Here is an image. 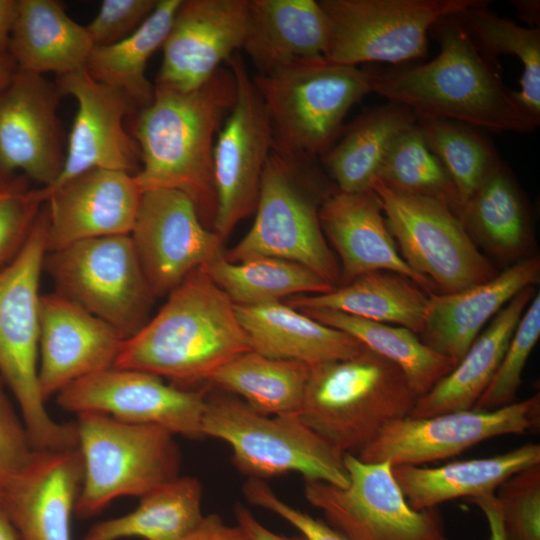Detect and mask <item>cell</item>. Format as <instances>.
<instances>
[{
    "label": "cell",
    "mask_w": 540,
    "mask_h": 540,
    "mask_svg": "<svg viewBox=\"0 0 540 540\" xmlns=\"http://www.w3.org/2000/svg\"><path fill=\"white\" fill-rule=\"evenodd\" d=\"M83 479L78 447L36 450L18 474L0 483V507L19 540H71Z\"/></svg>",
    "instance_id": "obj_23"
},
{
    "label": "cell",
    "mask_w": 540,
    "mask_h": 540,
    "mask_svg": "<svg viewBox=\"0 0 540 540\" xmlns=\"http://www.w3.org/2000/svg\"><path fill=\"white\" fill-rule=\"evenodd\" d=\"M62 95L78 104L67 137L65 162L57 180L46 189L91 169L135 175L141 166L140 148L124 126L135 107L119 89L94 80L85 69L55 79Z\"/></svg>",
    "instance_id": "obj_19"
},
{
    "label": "cell",
    "mask_w": 540,
    "mask_h": 540,
    "mask_svg": "<svg viewBox=\"0 0 540 540\" xmlns=\"http://www.w3.org/2000/svg\"><path fill=\"white\" fill-rule=\"evenodd\" d=\"M535 295V287L531 286L509 301L454 368L418 397L409 416L430 417L472 409L492 380L522 314Z\"/></svg>",
    "instance_id": "obj_30"
},
{
    "label": "cell",
    "mask_w": 540,
    "mask_h": 540,
    "mask_svg": "<svg viewBox=\"0 0 540 540\" xmlns=\"http://www.w3.org/2000/svg\"><path fill=\"white\" fill-rule=\"evenodd\" d=\"M429 149L451 178L461 201L476 191L503 162L493 144L472 126L428 116H417Z\"/></svg>",
    "instance_id": "obj_40"
},
{
    "label": "cell",
    "mask_w": 540,
    "mask_h": 540,
    "mask_svg": "<svg viewBox=\"0 0 540 540\" xmlns=\"http://www.w3.org/2000/svg\"><path fill=\"white\" fill-rule=\"evenodd\" d=\"M477 506L487 521L490 540H506L501 517V508L495 493L483 494L467 499Z\"/></svg>",
    "instance_id": "obj_50"
},
{
    "label": "cell",
    "mask_w": 540,
    "mask_h": 540,
    "mask_svg": "<svg viewBox=\"0 0 540 540\" xmlns=\"http://www.w3.org/2000/svg\"><path fill=\"white\" fill-rule=\"evenodd\" d=\"M24 175L0 184V269L24 248L45 203Z\"/></svg>",
    "instance_id": "obj_43"
},
{
    "label": "cell",
    "mask_w": 540,
    "mask_h": 540,
    "mask_svg": "<svg viewBox=\"0 0 540 540\" xmlns=\"http://www.w3.org/2000/svg\"><path fill=\"white\" fill-rule=\"evenodd\" d=\"M0 377V483L21 472L36 449L21 415H18L3 388Z\"/></svg>",
    "instance_id": "obj_46"
},
{
    "label": "cell",
    "mask_w": 540,
    "mask_h": 540,
    "mask_svg": "<svg viewBox=\"0 0 540 540\" xmlns=\"http://www.w3.org/2000/svg\"><path fill=\"white\" fill-rule=\"evenodd\" d=\"M203 518L200 481L178 476L141 497L133 511L95 523L82 540H184Z\"/></svg>",
    "instance_id": "obj_34"
},
{
    "label": "cell",
    "mask_w": 540,
    "mask_h": 540,
    "mask_svg": "<svg viewBox=\"0 0 540 540\" xmlns=\"http://www.w3.org/2000/svg\"><path fill=\"white\" fill-rule=\"evenodd\" d=\"M539 423V393L494 410L406 416L384 428L356 456L364 462L419 466L451 458L494 437L528 433Z\"/></svg>",
    "instance_id": "obj_15"
},
{
    "label": "cell",
    "mask_w": 540,
    "mask_h": 540,
    "mask_svg": "<svg viewBox=\"0 0 540 540\" xmlns=\"http://www.w3.org/2000/svg\"><path fill=\"white\" fill-rule=\"evenodd\" d=\"M130 238L154 297L168 295L220 254L223 242L192 200L172 189L142 193Z\"/></svg>",
    "instance_id": "obj_18"
},
{
    "label": "cell",
    "mask_w": 540,
    "mask_h": 540,
    "mask_svg": "<svg viewBox=\"0 0 540 540\" xmlns=\"http://www.w3.org/2000/svg\"><path fill=\"white\" fill-rule=\"evenodd\" d=\"M0 540H19L6 513L0 507Z\"/></svg>",
    "instance_id": "obj_54"
},
{
    "label": "cell",
    "mask_w": 540,
    "mask_h": 540,
    "mask_svg": "<svg viewBox=\"0 0 540 540\" xmlns=\"http://www.w3.org/2000/svg\"><path fill=\"white\" fill-rule=\"evenodd\" d=\"M17 67L8 53L0 55V89L13 77Z\"/></svg>",
    "instance_id": "obj_53"
},
{
    "label": "cell",
    "mask_w": 540,
    "mask_h": 540,
    "mask_svg": "<svg viewBox=\"0 0 540 540\" xmlns=\"http://www.w3.org/2000/svg\"><path fill=\"white\" fill-rule=\"evenodd\" d=\"M319 221L340 258L342 284L365 273L387 271L412 280L429 294L437 293L432 282L412 270L400 255L372 190H335L321 204Z\"/></svg>",
    "instance_id": "obj_24"
},
{
    "label": "cell",
    "mask_w": 540,
    "mask_h": 540,
    "mask_svg": "<svg viewBox=\"0 0 540 540\" xmlns=\"http://www.w3.org/2000/svg\"><path fill=\"white\" fill-rule=\"evenodd\" d=\"M540 338V294L522 314L489 385L472 409L494 410L516 402L523 370Z\"/></svg>",
    "instance_id": "obj_42"
},
{
    "label": "cell",
    "mask_w": 540,
    "mask_h": 540,
    "mask_svg": "<svg viewBox=\"0 0 540 540\" xmlns=\"http://www.w3.org/2000/svg\"><path fill=\"white\" fill-rule=\"evenodd\" d=\"M94 44L55 0H18L7 53L17 69L56 77L85 69Z\"/></svg>",
    "instance_id": "obj_28"
},
{
    "label": "cell",
    "mask_w": 540,
    "mask_h": 540,
    "mask_svg": "<svg viewBox=\"0 0 540 540\" xmlns=\"http://www.w3.org/2000/svg\"><path fill=\"white\" fill-rule=\"evenodd\" d=\"M249 0H182L162 46L154 85L191 91L241 49Z\"/></svg>",
    "instance_id": "obj_20"
},
{
    "label": "cell",
    "mask_w": 540,
    "mask_h": 540,
    "mask_svg": "<svg viewBox=\"0 0 540 540\" xmlns=\"http://www.w3.org/2000/svg\"><path fill=\"white\" fill-rule=\"evenodd\" d=\"M18 0H0V55L7 53Z\"/></svg>",
    "instance_id": "obj_51"
},
{
    "label": "cell",
    "mask_w": 540,
    "mask_h": 540,
    "mask_svg": "<svg viewBox=\"0 0 540 540\" xmlns=\"http://www.w3.org/2000/svg\"><path fill=\"white\" fill-rule=\"evenodd\" d=\"M344 465L346 486L305 480L304 496L346 540H450L438 507L409 506L389 462L344 454Z\"/></svg>",
    "instance_id": "obj_11"
},
{
    "label": "cell",
    "mask_w": 540,
    "mask_h": 540,
    "mask_svg": "<svg viewBox=\"0 0 540 540\" xmlns=\"http://www.w3.org/2000/svg\"><path fill=\"white\" fill-rule=\"evenodd\" d=\"M495 495L506 540H540V463L508 478Z\"/></svg>",
    "instance_id": "obj_44"
},
{
    "label": "cell",
    "mask_w": 540,
    "mask_h": 540,
    "mask_svg": "<svg viewBox=\"0 0 540 540\" xmlns=\"http://www.w3.org/2000/svg\"><path fill=\"white\" fill-rule=\"evenodd\" d=\"M378 180L394 191L438 200L458 217L461 201L445 168L429 149L417 122L389 150Z\"/></svg>",
    "instance_id": "obj_41"
},
{
    "label": "cell",
    "mask_w": 540,
    "mask_h": 540,
    "mask_svg": "<svg viewBox=\"0 0 540 540\" xmlns=\"http://www.w3.org/2000/svg\"><path fill=\"white\" fill-rule=\"evenodd\" d=\"M234 307L250 349L269 358L313 367L350 359L367 349L345 332L281 301Z\"/></svg>",
    "instance_id": "obj_26"
},
{
    "label": "cell",
    "mask_w": 540,
    "mask_h": 540,
    "mask_svg": "<svg viewBox=\"0 0 540 540\" xmlns=\"http://www.w3.org/2000/svg\"><path fill=\"white\" fill-rule=\"evenodd\" d=\"M318 160L273 149L263 172L254 222L224 253L228 261L282 259L308 268L336 287L340 267L322 231L319 208L337 188L328 185Z\"/></svg>",
    "instance_id": "obj_4"
},
{
    "label": "cell",
    "mask_w": 540,
    "mask_h": 540,
    "mask_svg": "<svg viewBox=\"0 0 540 540\" xmlns=\"http://www.w3.org/2000/svg\"><path fill=\"white\" fill-rule=\"evenodd\" d=\"M236 81V100L214 145V232L223 241L257 205L261 180L273 151L263 102L239 52L226 62Z\"/></svg>",
    "instance_id": "obj_14"
},
{
    "label": "cell",
    "mask_w": 540,
    "mask_h": 540,
    "mask_svg": "<svg viewBox=\"0 0 540 540\" xmlns=\"http://www.w3.org/2000/svg\"><path fill=\"white\" fill-rule=\"evenodd\" d=\"M157 0H103L86 30L94 46L116 43L133 33L153 12Z\"/></svg>",
    "instance_id": "obj_45"
},
{
    "label": "cell",
    "mask_w": 540,
    "mask_h": 540,
    "mask_svg": "<svg viewBox=\"0 0 540 540\" xmlns=\"http://www.w3.org/2000/svg\"><path fill=\"white\" fill-rule=\"evenodd\" d=\"M272 130L273 149L319 159L340 137L349 110L372 93V72L303 59L252 76Z\"/></svg>",
    "instance_id": "obj_7"
},
{
    "label": "cell",
    "mask_w": 540,
    "mask_h": 540,
    "mask_svg": "<svg viewBox=\"0 0 540 540\" xmlns=\"http://www.w3.org/2000/svg\"><path fill=\"white\" fill-rule=\"evenodd\" d=\"M65 411L100 413L160 426L174 435L203 437L206 393L167 384L154 374L111 367L79 379L56 395Z\"/></svg>",
    "instance_id": "obj_16"
},
{
    "label": "cell",
    "mask_w": 540,
    "mask_h": 540,
    "mask_svg": "<svg viewBox=\"0 0 540 540\" xmlns=\"http://www.w3.org/2000/svg\"><path fill=\"white\" fill-rule=\"evenodd\" d=\"M429 293L412 280L387 271L369 272L322 294L299 295L286 304L298 309H326L362 319L405 327L419 335Z\"/></svg>",
    "instance_id": "obj_32"
},
{
    "label": "cell",
    "mask_w": 540,
    "mask_h": 540,
    "mask_svg": "<svg viewBox=\"0 0 540 540\" xmlns=\"http://www.w3.org/2000/svg\"><path fill=\"white\" fill-rule=\"evenodd\" d=\"M247 501L280 516L295 527L307 540H346L324 520L289 505L281 500L262 479L250 478L242 488Z\"/></svg>",
    "instance_id": "obj_47"
},
{
    "label": "cell",
    "mask_w": 540,
    "mask_h": 540,
    "mask_svg": "<svg viewBox=\"0 0 540 540\" xmlns=\"http://www.w3.org/2000/svg\"><path fill=\"white\" fill-rule=\"evenodd\" d=\"M201 269L238 306L276 302L294 294H322L334 288L308 268L277 258L230 262L221 252Z\"/></svg>",
    "instance_id": "obj_38"
},
{
    "label": "cell",
    "mask_w": 540,
    "mask_h": 540,
    "mask_svg": "<svg viewBox=\"0 0 540 540\" xmlns=\"http://www.w3.org/2000/svg\"><path fill=\"white\" fill-rule=\"evenodd\" d=\"M458 218L474 243L499 260L522 258L533 240L527 203L504 162L465 201Z\"/></svg>",
    "instance_id": "obj_33"
},
{
    "label": "cell",
    "mask_w": 540,
    "mask_h": 540,
    "mask_svg": "<svg viewBox=\"0 0 540 540\" xmlns=\"http://www.w3.org/2000/svg\"><path fill=\"white\" fill-rule=\"evenodd\" d=\"M181 2L157 0L153 12L139 28L116 43L95 46L88 58L87 73L126 94L136 112L153 99L155 87L146 77L147 63L162 48Z\"/></svg>",
    "instance_id": "obj_35"
},
{
    "label": "cell",
    "mask_w": 540,
    "mask_h": 540,
    "mask_svg": "<svg viewBox=\"0 0 540 540\" xmlns=\"http://www.w3.org/2000/svg\"><path fill=\"white\" fill-rule=\"evenodd\" d=\"M540 281V260L525 257L490 280L455 293H430L419 338L455 365L483 326L509 301Z\"/></svg>",
    "instance_id": "obj_25"
},
{
    "label": "cell",
    "mask_w": 540,
    "mask_h": 540,
    "mask_svg": "<svg viewBox=\"0 0 540 540\" xmlns=\"http://www.w3.org/2000/svg\"><path fill=\"white\" fill-rule=\"evenodd\" d=\"M539 463V444L527 443L503 454L438 467L393 466V475L409 506L420 511L458 498L496 493L508 478Z\"/></svg>",
    "instance_id": "obj_29"
},
{
    "label": "cell",
    "mask_w": 540,
    "mask_h": 540,
    "mask_svg": "<svg viewBox=\"0 0 540 540\" xmlns=\"http://www.w3.org/2000/svg\"><path fill=\"white\" fill-rule=\"evenodd\" d=\"M47 214V252L106 236L130 235L142 192L132 174L91 169L39 188Z\"/></svg>",
    "instance_id": "obj_21"
},
{
    "label": "cell",
    "mask_w": 540,
    "mask_h": 540,
    "mask_svg": "<svg viewBox=\"0 0 540 540\" xmlns=\"http://www.w3.org/2000/svg\"><path fill=\"white\" fill-rule=\"evenodd\" d=\"M236 523L251 540H307L304 536H284L266 528L245 506L235 507Z\"/></svg>",
    "instance_id": "obj_49"
},
{
    "label": "cell",
    "mask_w": 540,
    "mask_h": 540,
    "mask_svg": "<svg viewBox=\"0 0 540 540\" xmlns=\"http://www.w3.org/2000/svg\"><path fill=\"white\" fill-rule=\"evenodd\" d=\"M517 14L534 28H539L540 2L538 0H513Z\"/></svg>",
    "instance_id": "obj_52"
},
{
    "label": "cell",
    "mask_w": 540,
    "mask_h": 540,
    "mask_svg": "<svg viewBox=\"0 0 540 540\" xmlns=\"http://www.w3.org/2000/svg\"><path fill=\"white\" fill-rule=\"evenodd\" d=\"M371 189L400 255L412 270L432 282L437 293H455L497 275L447 205L394 191L380 180Z\"/></svg>",
    "instance_id": "obj_12"
},
{
    "label": "cell",
    "mask_w": 540,
    "mask_h": 540,
    "mask_svg": "<svg viewBox=\"0 0 540 540\" xmlns=\"http://www.w3.org/2000/svg\"><path fill=\"white\" fill-rule=\"evenodd\" d=\"M83 461L75 506L78 518L98 514L119 497H143L180 476L181 452L174 434L156 425L80 413L74 422Z\"/></svg>",
    "instance_id": "obj_8"
},
{
    "label": "cell",
    "mask_w": 540,
    "mask_h": 540,
    "mask_svg": "<svg viewBox=\"0 0 540 540\" xmlns=\"http://www.w3.org/2000/svg\"><path fill=\"white\" fill-rule=\"evenodd\" d=\"M477 0H320L330 27L325 58L357 66L401 64L426 55L428 34L441 18Z\"/></svg>",
    "instance_id": "obj_13"
},
{
    "label": "cell",
    "mask_w": 540,
    "mask_h": 540,
    "mask_svg": "<svg viewBox=\"0 0 540 540\" xmlns=\"http://www.w3.org/2000/svg\"><path fill=\"white\" fill-rule=\"evenodd\" d=\"M154 87L152 101L130 117L141 154L134 179L142 193L159 189L184 193L202 222L213 225L214 145L236 100L235 77L226 65L191 91Z\"/></svg>",
    "instance_id": "obj_1"
},
{
    "label": "cell",
    "mask_w": 540,
    "mask_h": 540,
    "mask_svg": "<svg viewBox=\"0 0 540 540\" xmlns=\"http://www.w3.org/2000/svg\"><path fill=\"white\" fill-rule=\"evenodd\" d=\"M329 21L319 1L249 0L242 49L259 75L292 62L325 57Z\"/></svg>",
    "instance_id": "obj_27"
},
{
    "label": "cell",
    "mask_w": 540,
    "mask_h": 540,
    "mask_svg": "<svg viewBox=\"0 0 540 540\" xmlns=\"http://www.w3.org/2000/svg\"><path fill=\"white\" fill-rule=\"evenodd\" d=\"M203 436L226 442L235 467L250 478L290 472L305 480L348 484L344 454L306 426L298 415H267L236 396L206 395Z\"/></svg>",
    "instance_id": "obj_9"
},
{
    "label": "cell",
    "mask_w": 540,
    "mask_h": 540,
    "mask_svg": "<svg viewBox=\"0 0 540 540\" xmlns=\"http://www.w3.org/2000/svg\"><path fill=\"white\" fill-rule=\"evenodd\" d=\"M430 32L439 43V54L422 65L372 72V93L417 116L501 132L536 129L540 123L516 101L500 70L480 54L457 14L439 19Z\"/></svg>",
    "instance_id": "obj_2"
},
{
    "label": "cell",
    "mask_w": 540,
    "mask_h": 540,
    "mask_svg": "<svg viewBox=\"0 0 540 540\" xmlns=\"http://www.w3.org/2000/svg\"><path fill=\"white\" fill-rule=\"evenodd\" d=\"M47 228L43 205L24 248L0 269V377L17 402L34 448L60 450L78 443L74 423L54 420L39 388V283Z\"/></svg>",
    "instance_id": "obj_6"
},
{
    "label": "cell",
    "mask_w": 540,
    "mask_h": 540,
    "mask_svg": "<svg viewBox=\"0 0 540 540\" xmlns=\"http://www.w3.org/2000/svg\"><path fill=\"white\" fill-rule=\"evenodd\" d=\"M57 293L101 319L124 339L150 319L155 298L130 235L98 237L47 252L44 268Z\"/></svg>",
    "instance_id": "obj_10"
},
{
    "label": "cell",
    "mask_w": 540,
    "mask_h": 540,
    "mask_svg": "<svg viewBox=\"0 0 540 540\" xmlns=\"http://www.w3.org/2000/svg\"><path fill=\"white\" fill-rule=\"evenodd\" d=\"M417 399L402 370L367 348L311 367L298 416L340 453L356 456L384 428L409 416Z\"/></svg>",
    "instance_id": "obj_5"
},
{
    "label": "cell",
    "mask_w": 540,
    "mask_h": 540,
    "mask_svg": "<svg viewBox=\"0 0 540 540\" xmlns=\"http://www.w3.org/2000/svg\"><path fill=\"white\" fill-rule=\"evenodd\" d=\"M417 122L409 108L389 102L366 110L319 160L338 191L372 190L382 164L398 136Z\"/></svg>",
    "instance_id": "obj_31"
},
{
    "label": "cell",
    "mask_w": 540,
    "mask_h": 540,
    "mask_svg": "<svg viewBox=\"0 0 540 540\" xmlns=\"http://www.w3.org/2000/svg\"><path fill=\"white\" fill-rule=\"evenodd\" d=\"M184 540H251L239 525H228L220 516H204Z\"/></svg>",
    "instance_id": "obj_48"
},
{
    "label": "cell",
    "mask_w": 540,
    "mask_h": 540,
    "mask_svg": "<svg viewBox=\"0 0 540 540\" xmlns=\"http://www.w3.org/2000/svg\"><path fill=\"white\" fill-rule=\"evenodd\" d=\"M57 84L16 70L0 89V184L18 175L51 186L62 172L67 137Z\"/></svg>",
    "instance_id": "obj_17"
},
{
    "label": "cell",
    "mask_w": 540,
    "mask_h": 540,
    "mask_svg": "<svg viewBox=\"0 0 540 540\" xmlns=\"http://www.w3.org/2000/svg\"><path fill=\"white\" fill-rule=\"evenodd\" d=\"M38 381L47 401L73 382L111 368L124 338L57 292L41 295Z\"/></svg>",
    "instance_id": "obj_22"
},
{
    "label": "cell",
    "mask_w": 540,
    "mask_h": 540,
    "mask_svg": "<svg viewBox=\"0 0 540 540\" xmlns=\"http://www.w3.org/2000/svg\"><path fill=\"white\" fill-rule=\"evenodd\" d=\"M477 0L457 16L484 59L500 70V54L517 57L523 65L516 101L540 123V29L519 26Z\"/></svg>",
    "instance_id": "obj_39"
},
{
    "label": "cell",
    "mask_w": 540,
    "mask_h": 540,
    "mask_svg": "<svg viewBox=\"0 0 540 540\" xmlns=\"http://www.w3.org/2000/svg\"><path fill=\"white\" fill-rule=\"evenodd\" d=\"M250 350L234 304L200 268L124 340L113 367L148 372L185 389L209 382L220 367Z\"/></svg>",
    "instance_id": "obj_3"
},
{
    "label": "cell",
    "mask_w": 540,
    "mask_h": 540,
    "mask_svg": "<svg viewBox=\"0 0 540 540\" xmlns=\"http://www.w3.org/2000/svg\"><path fill=\"white\" fill-rule=\"evenodd\" d=\"M309 317L352 336L366 348L397 365L418 397L427 393L455 366L428 347L417 334L397 325L362 319L326 309L300 310Z\"/></svg>",
    "instance_id": "obj_37"
},
{
    "label": "cell",
    "mask_w": 540,
    "mask_h": 540,
    "mask_svg": "<svg viewBox=\"0 0 540 540\" xmlns=\"http://www.w3.org/2000/svg\"><path fill=\"white\" fill-rule=\"evenodd\" d=\"M310 369L304 363L273 359L250 350L220 367L209 383L239 396L260 413L298 415Z\"/></svg>",
    "instance_id": "obj_36"
}]
</instances>
